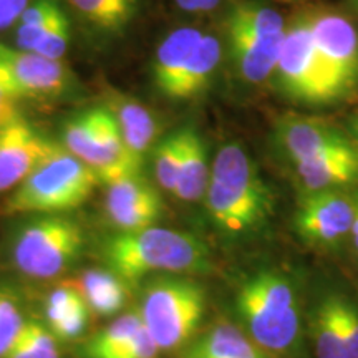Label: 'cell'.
<instances>
[{
    "label": "cell",
    "mask_w": 358,
    "mask_h": 358,
    "mask_svg": "<svg viewBox=\"0 0 358 358\" xmlns=\"http://www.w3.org/2000/svg\"><path fill=\"white\" fill-rule=\"evenodd\" d=\"M101 259L127 284L155 274H187L211 267L209 249L198 236L150 226L138 231H116L101 245Z\"/></svg>",
    "instance_id": "cell-1"
},
{
    "label": "cell",
    "mask_w": 358,
    "mask_h": 358,
    "mask_svg": "<svg viewBox=\"0 0 358 358\" xmlns=\"http://www.w3.org/2000/svg\"><path fill=\"white\" fill-rule=\"evenodd\" d=\"M204 199L213 221L227 234L257 231L274 209L271 187L237 143L217 151Z\"/></svg>",
    "instance_id": "cell-2"
},
{
    "label": "cell",
    "mask_w": 358,
    "mask_h": 358,
    "mask_svg": "<svg viewBox=\"0 0 358 358\" xmlns=\"http://www.w3.org/2000/svg\"><path fill=\"white\" fill-rule=\"evenodd\" d=\"M101 185L96 173L60 145L29 178L12 191L2 213L62 214L73 211L88 201Z\"/></svg>",
    "instance_id": "cell-3"
},
{
    "label": "cell",
    "mask_w": 358,
    "mask_h": 358,
    "mask_svg": "<svg viewBox=\"0 0 358 358\" xmlns=\"http://www.w3.org/2000/svg\"><path fill=\"white\" fill-rule=\"evenodd\" d=\"M236 307L254 343L267 352H285L301 335V313L292 284L274 271H261L241 285Z\"/></svg>",
    "instance_id": "cell-4"
},
{
    "label": "cell",
    "mask_w": 358,
    "mask_h": 358,
    "mask_svg": "<svg viewBox=\"0 0 358 358\" xmlns=\"http://www.w3.org/2000/svg\"><path fill=\"white\" fill-rule=\"evenodd\" d=\"M206 310V294L198 282L161 274L148 280L141 294L143 325L159 350L181 347L196 332Z\"/></svg>",
    "instance_id": "cell-5"
},
{
    "label": "cell",
    "mask_w": 358,
    "mask_h": 358,
    "mask_svg": "<svg viewBox=\"0 0 358 358\" xmlns=\"http://www.w3.org/2000/svg\"><path fill=\"white\" fill-rule=\"evenodd\" d=\"M85 248L82 226L73 219L48 214L35 217L17 231L12 241L13 267L32 279L62 275Z\"/></svg>",
    "instance_id": "cell-6"
},
{
    "label": "cell",
    "mask_w": 358,
    "mask_h": 358,
    "mask_svg": "<svg viewBox=\"0 0 358 358\" xmlns=\"http://www.w3.org/2000/svg\"><path fill=\"white\" fill-rule=\"evenodd\" d=\"M62 146L96 173L101 185L141 174L138 163L124 146L122 131L108 106L83 111L65 123Z\"/></svg>",
    "instance_id": "cell-7"
},
{
    "label": "cell",
    "mask_w": 358,
    "mask_h": 358,
    "mask_svg": "<svg viewBox=\"0 0 358 358\" xmlns=\"http://www.w3.org/2000/svg\"><path fill=\"white\" fill-rule=\"evenodd\" d=\"M275 70L282 90L294 100L322 105L340 98L313 42L310 15L287 25Z\"/></svg>",
    "instance_id": "cell-8"
},
{
    "label": "cell",
    "mask_w": 358,
    "mask_h": 358,
    "mask_svg": "<svg viewBox=\"0 0 358 358\" xmlns=\"http://www.w3.org/2000/svg\"><path fill=\"white\" fill-rule=\"evenodd\" d=\"M75 78L62 60L0 43V88L20 100H57L66 96Z\"/></svg>",
    "instance_id": "cell-9"
},
{
    "label": "cell",
    "mask_w": 358,
    "mask_h": 358,
    "mask_svg": "<svg viewBox=\"0 0 358 358\" xmlns=\"http://www.w3.org/2000/svg\"><path fill=\"white\" fill-rule=\"evenodd\" d=\"M317 52L338 96L358 88V30L338 13L310 15Z\"/></svg>",
    "instance_id": "cell-10"
},
{
    "label": "cell",
    "mask_w": 358,
    "mask_h": 358,
    "mask_svg": "<svg viewBox=\"0 0 358 358\" xmlns=\"http://www.w3.org/2000/svg\"><path fill=\"white\" fill-rule=\"evenodd\" d=\"M58 148L22 115L0 128V192L20 186Z\"/></svg>",
    "instance_id": "cell-11"
},
{
    "label": "cell",
    "mask_w": 358,
    "mask_h": 358,
    "mask_svg": "<svg viewBox=\"0 0 358 358\" xmlns=\"http://www.w3.org/2000/svg\"><path fill=\"white\" fill-rule=\"evenodd\" d=\"M353 198L340 191L307 192L295 213V231L306 243L338 244L350 236Z\"/></svg>",
    "instance_id": "cell-12"
},
{
    "label": "cell",
    "mask_w": 358,
    "mask_h": 358,
    "mask_svg": "<svg viewBox=\"0 0 358 358\" xmlns=\"http://www.w3.org/2000/svg\"><path fill=\"white\" fill-rule=\"evenodd\" d=\"M163 209L159 192L143 174H134L108 185L105 211L110 224L118 232L155 226Z\"/></svg>",
    "instance_id": "cell-13"
},
{
    "label": "cell",
    "mask_w": 358,
    "mask_h": 358,
    "mask_svg": "<svg viewBox=\"0 0 358 358\" xmlns=\"http://www.w3.org/2000/svg\"><path fill=\"white\" fill-rule=\"evenodd\" d=\"M277 141L287 158L295 161L310 159L340 148L353 146V143L332 124L310 118H284L277 124Z\"/></svg>",
    "instance_id": "cell-14"
},
{
    "label": "cell",
    "mask_w": 358,
    "mask_h": 358,
    "mask_svg": "<svg viewBox=\"0 0 358 358\" xmlns=\"http://www.w3.org/2000/svg\"><path fill=\"white\" fill-rule=\"evenodd\" d=\"M295 173L307 192L338 191L358 182V150L340 148L310 159L295 161Z\"/></svg>",
    "instance_id": "cell-15"
},
{
    "label": "cell",
    "mask_w": 358,
    "mask_h": 358,
    "mask_svg": "<svg viewBox=\"0 0 358 358\" xmlns=\"http://www.w3.org/2000/svg\"><path fill=\"white\" fill-rule=\"evenodd\" d=\"M90 312L77 280H64L45 301V325L58 342H71L87 332Z\"/></svg>",
    "instance_id": "cell-16"
},
{
    "label": "cell",
    "mask_w": 358,
    "mask_h": 358,
    "mask_svg": "<svg viewBox=\"0 0 358 358\" xmlns=\"http://www.w3.org/2000/svg\"><path fill=\"white\" fill-rule=\"evenodd\" d=\"M106 106L118 123L128 153L143 164L145 156L153 150L159 133L155 115L143 103L129 96H116L111 105Z\"/></svg>",
    "instance_id": "cell-17"
},
{
    "label": "cell",
    "mask_w": 358,
    "mask_h": 358,
    "mask_svg": "<svg viewBox=\"0 0 358 358\" xmlns=\"http://www.w3.org/2000/svg\"><path fill=\"white\" fill-rule=\"evenodd\" d=\"M227 38L232 60L241 75L250 83H261L275 70L282 40H259L244 34L236 27L227 25Z\"/></svg>",
    "instance_id": "cell-18"
},
{
    "label": "cell",
    "mask_w": 358,
    "mask_h": 358,
    "mask_svg": "<svg viewBox=\"0 0 358 358\" xmlns=\"http://www.w3.org/2000/svg\"><path fill=\"white\" fill-rule=\"evenodd\" d=\"M203 32L192 27H181L161 42L151 65V77L161 95L169 96L179 73L185 69L191 53L203 38Z\"/></svg>",
    "instance_id": "cell-19"
},
{
    "label": "cell",
    "mask_w": 358,
    "mask_h": 358,
    "mask_svg": "<svg viewBox=\"0 0 358 358\" xmlns=\"http://www.w3.org/2000/svg\"><path fill=\"white\" fill-rule=\"evenodd\" d=\"M221 43L217 37L211 34H204L198 47L191 53L189 60L186 62L185 69L169 93L171 100H189L203 93L213 75L216 73L219 62H221Z\"/></svg>",
    "instance_id": "cell-20"
},
{
    "label": "cell",
    "mask_w": 358,
    "mask_h": 358,
    "mask_svg": "<svg viewBox=\"0 0 358 358\" xmlns=\"http://www.w3.org/2000/svg\"><path fill=\"white\" fill-rule=\"evenodd\" d=\"M209 166L206 143L201 134L192 128H185L181 164L174 185V196L185 203H196L203 199L209 182Z\"/></svg>",
    "instance_id": "cell-21"
},
{
    "label": "cell",
    "mask_w": 358,
    "mask_h": 358,
    "mask_svg": "<svg viewBox=\"0 0 358 358\" xmlns=\"http://www.w3.org/2000/svg\"><path fill=\"white\" fill-rule=\"evenodd\" d=\"M77 284L88 308L96 315H116L127 306L128 284L110 268H88Z\"/></svg>",
    "instance_id": "cell-22"
},
{
    "label": "cell",
    "mask_w": 358,
    "mask_h": 358,
    "mask_svg": "<svg viewBox=\"0 0 358 358\" xmlns=\"http://www.w3.org/2000/svg\"><path fill=\"white\" fill-rule=\"evenodd\" d=\"M185 358H268L267 353L239 329L219 324L201 335L186 350Z\"/></svg>",
    "instance_id": "cell-23"
},
{
    "label": "cell",
    "mask_w": 358,
    "mask_h": 358,
    "mask_svg": "<svg viewBox=\"0 0 358 358\" xmlns=\"http://www.w3.org/2000/svg\"><path fill=\"white\" fill-rule=\"evenodd\" d=\"M90 29L116 35L127 30L138 12V0H66Z\"/></svg>",
    "instance_id": "cell-24"
},
{
    "label": "cell",
    "mask_w": 358,
    "mask_h": 358,
    "mask_svg": "<svg viewBox=\"0 0 358 358\" xmlns=\"http://www.w3.org/2000/svg\"><path fill=\"white\" fill-rule=\"evenodd\" d=\"M143 320L138 310L116 317L110 325L93 335L82 348L83 358H113L131 342Z\"/></svg>",
    "instance_id": "cell-25"
},
{
    "label": "cell",
    "mask_w": 358,
    "mask_h": 358,
    "mask_svg": "<svg viewBox=\"0 0 358 358\" xmlns=\"http://www.w3.org/2000/svg\"><path fill=\"white\" fill-rule=\"evenodd\" d=\"M227 25L236 27L259 40L280 38L284 37L285 29H287L279 12L250 2H237L231 8Z\"/></svg>",
    "instance_id": "cell-26"
},
{
    "label": "cell",
    "mask_w": 358,
    "mask_h": 358,
    "mask_svg": "<svg viewBox=\"0 0 358 358\" xmlns=\"http://www.w3.org/2000/svg\"><path fill=\"white\" fill-rule=\"evenodd\" d=\"M313 343L317 358H350L340 327L337 295H329L317 307L313 317Z\"/></svg>",
    "instance_id": "cell-27"
},
{
    "label": "cell",
    "mask_w": 358,
    "mask_h": 358,
    "mask_svg": "<svg viewBox=\"0 0 358 358\" xmlns=\"http://www.w3.org/2000/svg\"><path fill=\"white\" fill-rule=\"evenodd\" d=\"M62 12H64V8L58 0H34V2H30L15 24V48L32 52L38 40L50 29L53 20Z\"/></svg>",
    "instance_id": "cell-28"
},
{
    "label": "cell",
    "mask_w": 358,
    "mask_h": 358,
    "mask_svg": "<svg viewBox=\"0 0 358 358\" xmlns=\"http://www.w3.org/2000/svg\"><path fill=\"white\" fill-rule=\"evenodd\" d=\"M2 358H60V348L47 325L27 319L19 337Z\"/></svg>",
    "instance_id": "cell-29"
},
{
    "label": "cell",
    "mask_w": 358,
    "mask_h": 358,
    "mask_svg": "<svg viewBox=\"0 0 358 358\" xmlns=\"http://www.w3.org/2000/svg\"><path fill=\"white\" fill-rule=\"evenodd\" d=\"M185 146V128L178 129L158 143L153 155L155 176L158 185L166 191H174Z\"/></svg>",
    "instance_id": "cell-30"
},
{
    "label": "cell",
    "mask_w": 358,
    "mask_h": 358,
    "mask_svg": "<svg viewBox=\"0 0 358 358\" xmlns=\"http://www.w3.org/2000/svg\"><path fill=\"white\" fill-rule=\"evenodd\" d=\"M22 303L10 289L0 285V358L6 355L25 325Z\"/></svg>",
    "instance_id": "cell-31"
},
{
    "label": "cell",
    "mask_w": 358,
    "mask_h": 358,
    "mask_svg": "<svg viewBox=\"0 0 358 358\" xmlns=\"http://www.w3.org/2000/svg\"><path fill=\"white\" fill-rule=\"evenodd\" d=\"M70 38V20L69 17H66V13L62 12L60 15L53 20L50 29H48L43 37L38 40V43L35 45L32 52L38 53V55H42L45 58H50V60H62L66 50H69Z\"/></svg>",
    "instance_id": "cell-32"
},
{
    "label": "cell",
    "mask_w": 358,
    "mask_h": 358,
    "mask_svg": "<svg viewBox=\"0 0 358 358\" xmlns=\"http://www.w3.org/2000/svg\"><path fill=\"white\" fill-rule=\"evenodd\" d=\"M337 308L348 357L358 358V306L337 295Z\"/></svg>",
    "instance_id": "cell-33"
},
{
    "label": "cell",
    "mask_w": 358,
    "mask_h": 358,
    "mask_svg": "<svg viewBox=\"0 0 358 358\" xmlns=\"http://www.w3.org/2000/svg\"><path fill=\"white\" fill-rule=\"evenodd\" d=\"M159 347L156 345L155 338L148 332L146 327L141 325L131 342L113 358H155L158 355Z\"/></svg>",
    "instance_id": "cell-34"
},
{
    "label": "cell",
    "mask_w": 358,
    "mask_h": 358,
    "mask_svg": "<svg viewBox=\"0 0 358 358\" xmlns=\"http://www.w3.org/2000/svg\"><path fill=\"white\" fill-rule=\"evenodd\" d=\"M30 0H0V32L15 25Z\"/></svg>",
    "instance_id": "cell-35"
},
{
    "label": "cell",
    "mask_w": 358,
    "mask_h": 358,
    "mask_svg": "<svg viewBox=\"0 0 358 358\" xmlns=\"http://www.w3.org/2000/svg\"><path fill=\"white\" fill-rule=\"evenodd\" d=\"M20 106L19 101L10 95H7L2 88H0V128L6 127L7 123H10L12 120L19 118Z\"/></svg>",
    "instance_id": "cell-36"
},
{
    "label": "cell",
    "mask_w": 358,
    "mask_h": 358,
    "mask_svg": "<svg viewBox=\"0 0 358 358\" xmlns=\"http://www.w3.org/2000/svg\"><path fill=\"white\" fill-rule=\"evenodd\" d=\"M174 2H176L179 8H182L186 12L203 13L216 8L221 0H174Z\"/></svg>",
    "instance_id": "cell-37"
},
{
    "label": "cell",
    "mask_w": 358,
    "mask_h": 358,
    "mask_svg": "<svg viewBox=\"0 0 358 358\" xmlns=\"http://www.w3.org/2000/svg\"><path fill=\"white\" fill-rule=\"evenodd\" d=\"M350 239L355 252L358 254V194L353 198V221H352V229H350Z\"/></svg>",
    "instance_id": "cell-38"
},
{
    "label": "cell",
    "mask_w": 358,
    "mask_h": 358,
    "mask_svg": "<svg viewBox=\"0 0 358 358\" xmlns=\"http://www.w3.org/2000/svg\"><path fill=\"white\" fill-rule=\"evenodd\" d=\"M350 129H352L353 136H355V138H357V141H358V113L352 118V122H350Z\"/></svg>",
    "instance_id": "cell-39"
},
{
    "label": "cell",
    "mask_w": 358,
    "mask_h": 358,
    "mask_svg": "<svg viewBox=\"0 0 358 358\" xmlns=\"http://www.w3.org/2000/svg\"><path fill=\"white\" fill-rule=\"evenodd\" d=\"M352 2H353V6H355V7L358 8V0H352Z\"/></svg>",
    "instance_id": "cell-40"
}]
</instances>
